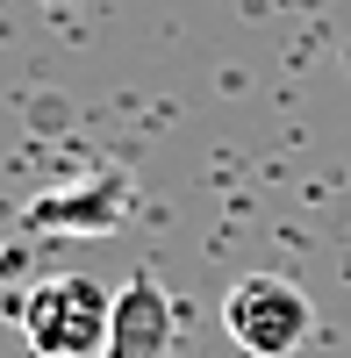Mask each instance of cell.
Instances as JSON below:
<instances>
[{"label": "cell", "instance_id": "2", "mask_svg": "<svg viewBox=\"0 0 351 358\" xmlns=\"http://www.w3.org/2000/svg\"><path fill=\"white\" fill-rule=\"evenodd\" d=\"M308 294L280 273H244L222 301V330L237 337L244 358H294L301 337H308Z\"/></svg>", "mask_w": 351, "mask_h": 358}, {"label": "cell", "instance_id": "1", "mask_svg": "<svg viewBox=\"0 0 351 358\" xmlns=\"http://www.w3.org/2000/svg\"><path fill=\"white\" fill-rule=\"evenodd\" d=\"M22 337L36 358H101L115 330V294L86 273H57L22 294Z\"/></svg>", "mask_w": 351, "mask_h": 358}, {"label": "cell", "instance_id": "3", "mask_svg": "<svg viewBox=\"0 0 351 358\" xmlns=\"http://www.w3.org/2000/svg\"><path fill=\"white\" fill-rule=\"evenodd\" d=\"M165 351H172V301L151 280H129L115 294V330L101 358H165Z\"/></svg>", "mask_w": 351, "mask_h": 358}]
</instances>
